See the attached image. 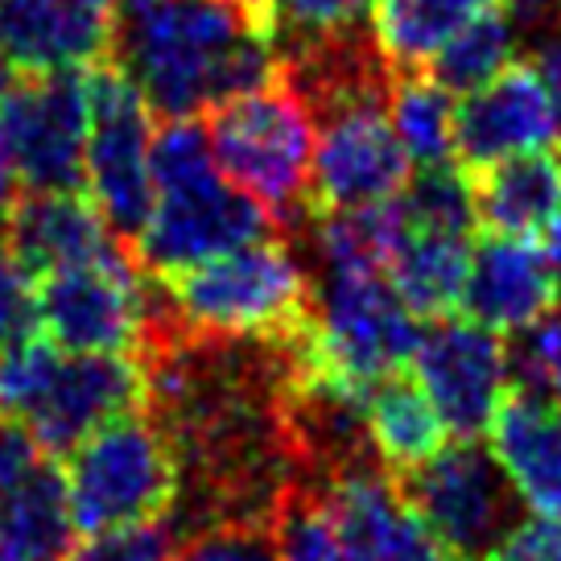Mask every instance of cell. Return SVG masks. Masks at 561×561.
Returning <instances> with one entry per match:
<instances>
[{"mask_svg": "<svg viewBox=\"0 0 561 561\" xmlns=\"http://www.w3.org/2000/svg\"><path fill=\"white\" fill-rule=\"evenodd\" d=\"M112 62L161 121H194L280 79L268 34L231 0H121Z\"/></svg>", "mask_w": 561, "mask_h": 561, "instance_id": "1", "label": "cell"}, {"mask_svg": "<svg viewBox=\"0 0 561 561\" xmlns=\"http://www.w3.org/2000/svg\"><path fill=\"white\" fill-rule=\"evenodd\" d=\"M273 228L261 203L215 165L207 128L198 121H165L153 137V210L133 248L140 268L161 277L264 240Z\"/></svg>", "mask_w": 561, "mask_h": 561, "instance_id": "2", "label": "cell"}, {"mask_svg": "<svg viewBox=\"0 0 561 561\" xmlns=\"http://www.w3.org/2000/svg\"><path fill=\"white\" fill-rule=\"evenodd\" d=\"M178 327L215 339L294 347L314 327V280L280 236L153 277Z\"/></svg>", "mask_w": 561, "mask_h": 561, "instance_id": "3", "label": "cell"}, {"mask_svg": "<svg viewBox=\"0 0 561 561\" xmlns=\"http://www.w3.org/2000/svg\"><path fill=\"white\" fill-rule=\"evenodd\" d=\"M149 401L140 355L67 351L25 339L0 351V417L30 430L50 455H70L100 425Z\"/></svg>", "mask_w": 561, "mask_h": 561, "instance_id": "4", "label": "cell"}, {"mask_svg": "<svg viewBox=\"0 0 561 561\" xmlns=\"http://www.w3.org/2000/svg\"><path fill=\"white\" fill-rule=\"evenodd\" d=\"M421 318L397 298L380 264H322L314 327L294 343V371L368 397L376 380L413 364Z\"/></svg>", "mask_w": 561, "mask_h": 561, "instance_id": "5", "label": "cell"}, {"mask_svg": "<svg viewBox=\"0 0 561 561\" xmlns=\"http://www.w3.org/2000/svg\"><path fill=\"white\" fill-rule=\"evenodd\" d=\"M203 128L215 165L256 198L280 231L298 228L314 178V116L285 70L268 88L210 107Z\"/></svg>", "mask_w": 561, "mask_h": 561, "instance_id": "6", "label": "cell"}, {"mask_svg": "<svg viewBox=\"0 0 561 561\" xmlns=\"http://www.w3.org/2000/svg\"><path fill=\"white\" fill-rule=\"evenodd\" d=\"M75 533L107 537L170 520L178 504V462L149 409L100 425L67 455Z\"/></svg>", "mask_w": 561, "mask_h": 561, "instance_id": "7", "label": "cell"}, {"mask_svg": "<svg viewBox=\"0 0 561 561\" xmlns=\"http://www.w3.org/2000/svg\"><path fill=\"white\" fill-rule=\"evenodd\" d=\"M88 83V194L128 252L153 210V112L112 58L83 70Z\"/></svg>", "mask_w": 561, "mask_h": 561, "instance_id": "8", "label": "cell"}, {"mask_svg": "<svg viewBox=\"0 0 561 561\" xmlns=\"http://www.w3.org/2000/svg\"><path fill=\"white\" fill-rule=\"evenodd\" d=\"M392 488L421 525L467 561H488L491 549L520 525V500L508 474L479 442L442 446L417 471L397 474Z\"/></svg>", "mask_w": 561, "mask_h": 561, "instance_id": "9", "label": "cell"}, {"mask_svg": "<svg viewBox=\"0 0 561 561\" xmlns=\"http://www.w3.org/2000/svg\"><path fill=\"white\" fill-rule=\"evenodd\" d=\"M153 285L133 256L79 264L34 280L37 334L67 351L140 355Z\"/></svg>", "mask_w": 561, "mask_h": 561, "instance_id": "10", "label": "cell"}, {"mask_svg": "<svg viewBox=\"0 0 561 561\" xmlns=\"http://www.w3.org/2000/svg\"><path fill=\"white\" fill-rule=\"evenodd\" d=\"M0 140L25 191H88L83 70L25 75L0 95Z\"/></svg>", "mask_w": 561, "mask_h": 561, "instance_id": "11", "label": "cell"}, {"mask_svg": "<svg viewBox=\"0 0 561 561\" xmlns=\"http://www.w3.org/2000/svg\"><path fill=\"white\" fill-rule=\"evenodd\" d=\"M409 371L434 401L446 434H455L458 442H479L512 388V347L504 334L471 318H438V327L421 331Z\"/></svg>", "mask_w": 561, "mask_h": 561, "instance_id": "12", "label": "cell"}, {"mask_svg": "<svg viewBox=\"0 0 561 561\" xmlns=\"http://www.w3.org/2000/svg\"><path fill=\"white\" fill-rule=\"evenodd\" d=\"M75 553L67 471L58 455L0 417V561H67Z\"/></svg>", "mask_w": 561, "mask_h": 561, "instance_id": "13", "label": "cell"}, {"mask_svg": "<svg viewBox=\"0 0 561 561\" xmlns=\"http://www.w3.org/2000/svg\"><path fill=\"white\" fill-rule=\"evenodd\" d=\"M121 0H0V70L62 75L112 58Z\"/></svg>", "mask_w": 561, "mask_h": 561, "instance_id": "14", "label": "cell"}, {"mask_svg": "<svg viewBox=\"0 0 561 561\" xmlns=\"http://www.w3.org/2000/svg\"><path fill=\"white\" fill-rule=\"evenodd\" d=\"M558 145V112L537 62H508L491 83L462 95L458 104L455 158L467 170Z\"/></svg>", "mask_w": 561, "mask_h": 561, "instance_id": "15", "label": "cell"}, {"mask_svg": "<svg viewBox=\"0 0 561 561\" xmlns=\"http://www.w3.org/2000/svg\"><path fill=\"white\" fill-rule=\"evenodd\" d=\"M561 301V273L545 240L483 236L471 244V268L462 285V310L488 331L516 339L553 318Z\"/></svg>", "mask_w": 561, "mask_h": 561, "instance_id": "16", "label": "cell"}, {"mask_svg": "<svg viewBox=\"0 0 561 561\" xmlns=\"http://www.w3.org/2000/svg\"><path fill=\"white\" fill-rule=\"evenodd\" d=\"M0 244L13 252V261L34 280L58 268L133 256L116 240V231L107 228L88 191H25L9 210Z\"/></svg>", "mask_w": 561, "mask_h": 561, "instance_id": "17", "label": "cell"}, {"mask_svg": "<svg viewBox=\"0 0 561 561\" xmlns=\"http://www.w3.org/2000/svg\"><path fill=\"white\" fill-rule=\"evenodd\" d=\"M488 450L508 474L516 500L537 520L561 525V409L545 392L516 385L488 425Z\"/></svg>", "mask_w": 561, "mask_h": 561, "instance_id": "18", "label": "cell"}, {"mask_svg": "<svg viewBox=\"0 0 561 561\" xmlns=\"http://www.w3.org/2000/svg\"><path fill=\"white\" fill-rule=\"evenodd\" d=\"M474 224L488 236L545 240L561 224V153L537 149L467 170Z\"/></svg>", "mask_w": 561, "mask_h": 561, "instance_id": "19", "label": "cell"}, {"mask_svg": "<svg viewBox=\"0 0 561 561\" xmlns=\"http://www.w3.org/2000/svg\"><path fill=\"white\" fill-rule=\"evenodd\" d=\"M467 268H471V231L417 228L404 219L401 240L385 261V277L413 314L438 322L462 310Z\"/></svg>", "mask_w": 561, "mask_h": 561, "instance_id": "20", "label": "cell"}, {"mask_svg": "<svg viewBox=\"0 0 561 561\" xmlns=\"http://www.w3.org/2000/svg\"><path fill=\"white\" fill-rule=\"evenodd\" d=\"M368 438L388 479L417 471L421 462H430L446 446V425H442L438 409L409 368L392 371V376L371 385Z\"/></svg>", "mask_w": 561, "mask_h": 561, "instance_id": "21", "label": "cell"}, {"mask_svg": "<svg viewBox=\"0 0 561 561\" xmlns=\"http://www.w3.org/2000/svg\"><path fill=\"white\" fill-rule=\"evenodd\" d=\"M508 0H371V37L392 75H417L488 9Z\"/></svg>", "mask_w": 561, "mask_h": 561, "instance_id": "22", "label": "cell"}, {"mask_svg": "<svg viewBox=\"0 0 561 561\" xmlns=\"http://www.w3.org/2000/svg\"><path fill=\"white\" fill-rule=\"evenodd\" d=\"M388 116L413 165H450L455 158V95L442 88L430 70L392 75Z\"/></svg>", "mask_w": 561, "mask_h": 561, "instance_id": "23", "label": "cell"}, {"mask_svg": "<svg viewBox=\"0 0 561 561\" xmlns=\"http://www.w3.org/2000/svg\"><path fill=\"white\" fill-rule=\"evenodd\" d=\"M273 537L280 561H343L331 483L298 471L273 504Z\"/></svg>", "mask_w": 561, "mask_h": 561, "instance_id": "24", "label": "cell"}, {"mask_svg": "<svg viewBox=\"0 0 561 561\" xmlns=\"http://www.w3.org/2000/svg\"><path fill=\"white\" fill-rule=\"evenodd\" d=\"M512 46H516V25H512L508 4L488 9L483 18H474L467 30H458L430 62V75L438 79L450 95H471L483 83H491L500 70L512 62Z\"/></svg>", "mask_w": 561, "mask_h": 561, "instance_id": "25", "label": "cell"}, {"mask_svg": "<svg viewBox=\"0 0 561 561\" xmlns=\"http://www.w3.org/2000/svg\"><path fill=\"white\" fill-rule=\"evenodd\" d=\"M371 0H264V25L277 58H298L339 37L364 34V13Z\"/></svg>", "mask_w": 561, "mask_h": 561, "instance_id": "26", "label": "cell"}, {"mask_svg": "<svg viewBox=\"0 0 561 561\" xmlns=\"http://www.w3.org/2000/svg\"><path fill=\"white\" fill-rule=\"evenodd\" d=\"M174 561H280L273 516H231L174 528Z\"/></svg>", "mask_w": 561, "mask_h": 561, "instance_id": "27", "label": "cell"}, {"mask_svg": "<svg viewBox=\"0 0 561 561\" xmlns=\"http://www.w3.org/2000/svg\"><path fill=\"white\" fill-rule=\"evenodd\" d=\"M397 198H401L404 219L417 224V228H442V231L474 228L471 182H467L458 161H450V165H421Z\"/></svg>", "mask_w": 561, "mask_h": 561, "instance_id": "28", "label": "cell"}, {"mask_svg": "<svg viewBox=\"0 0 561 561\" xmlns=\"http://www.w3.org/2000/svg\"><path fill=\"white\" fill-rule=\"evenodd\" d=\"M520 339L525 343L512 347V380L545 392L561 409V318H545Z\"/></svg>", "mask_w": 561, "mask_h": 561, "instance_id": "29", "label": "cell"}, {"mask_svg": "<svg viewBox=\"0 0 561 561\" xmlns=\"http://www.w3.org/2000/svg\"><path fill=\"white\" fill-rule=\"evenodd\" d=\"M174 520H153L107 537H88V545H79L67 561H174Z\"/></svg>", "mask_w": 561, "mask_h": 561, "instance_id": "30", "label": "cell"}, {"mask_svg": "<svg viewBox=\"0 0 561 561\" xmlns=\"http://www.w3.org/2000/svg\"><path fill=\"white\" fill-rule=\"evenodd\" d=\"M37 334L34 277L13 261V252L0 244V351L18 347Z\"/></svg>", "mask_w": 561, "mask_h": 561, "instance_id": "31", "label": "cell"}, {"mask_svg": "<svg viewBox=\"0 0 561 561\" xmlns=\"http://www.w3.org/2000/svg\"><path fill=\"white\" fill-rule=\"evenodd\" d=\"M488 561H561L558 520H520L504 541L488 553Z\"/></svg>", "mask_w": 561, "mask_h": 561, "instance_id": "32", "label": "cell"}, {"mask_svg": "<svg viewBox=\"0 0 561 561\" xmlns=\"http://www.w3.org/2000/svg\"><path fill=\"white\" fill-rule=\"evenodd\" d=\"M533 62H537L545 88H549V95H553V112H558V128H561V30H553V34L545 37Z\"/></svg>", "mask_w": 561, "mask_h": 561, "instance_id": "33", "label": "cell"}, {"mask_svg": "<svg viewBox=\"0 0 561 561\" xmlns=\"http://www.w3.org/2000/svg\"><path fill=\"white\" fill-rule=\"evenodd\" d=\"M18 170H13V158H9V149H4V140H0V236H4V224H9V210L18 203Z\"/></svg>", "mask_w": 561, "mask_h": 561, "instance_id": "34", "label": "cell"}, {"mask_svg": "<svg viewBox=\"0 0 561 561\" xmlns=\"http://www.w3.org/2000/svg\"><path fill=\"white\" fill-rule=\"evenodd\" d=\"M525 21H553L561 30V0H508Z\"/></svg>", "mask_w": 561, "mask_h": 561, "instance_id": "35", "label": "cell"}, {"mask_svg": "<svg viewBox=\"0 0 561 561\" xmlns=\"http://www.w3.org/2000/svg\"><path fill=\"white\" fill-rule=\"evenodd\" d=\"M231 4H236V9H244L248 18L256 21L264 34H268V25H264V0H231ZM268 42H273V37H268Z\"/></svg>", "mask_w": 561, "mask_h": 561, "instance_id": "36", "label": "cell"}]
</instances>
